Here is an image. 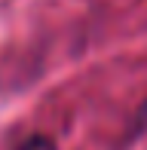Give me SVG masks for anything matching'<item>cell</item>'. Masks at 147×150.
<instances>
[{
  "instance_id": "1",
  "label": "cell",
  "mask_w": 147,
  "mask_h": 150,
  "mask_svg": "<svg viewBox=\"0 0 147 150\" xmlns=\"http://www.w3.org/2000/svg\"><path fill=\"white\" fill-rule=\"evenodd\" d=\"M141 132H147V98H144V104L135 110V117H132V122H129V132H126V138H123V141L138 138Z\"/></svg>"
},
{
  "instance_id": "2",
  "label": "cell",
  "mask_w": 147,
  "mask_h": 150,
  "mask_svg": "<svg viewBox=\"0 0 147 150\" xmlns=\"http://www.w3.org/2000/svg\"><path fill=\"white\" fill-rule=\"evenodd\" d=\"M12 150H52V138H49V135L34 132V135H28V138H22Z\"/></svg>"
}]
</instances>
